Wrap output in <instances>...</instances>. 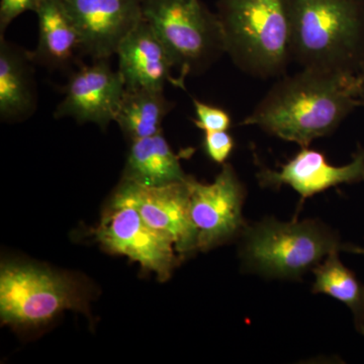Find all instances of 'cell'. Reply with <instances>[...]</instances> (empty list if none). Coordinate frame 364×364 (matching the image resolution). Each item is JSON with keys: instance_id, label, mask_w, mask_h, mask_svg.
Segmentation results:
<instances>
[{"instance_id": "obj_1", "label": "cell", "mask_w": 364, "mask_h": 364, "mask_svg": "<svg viewBox=\"0 0 364 364\" xmlns=\"http://www.w3.org/2000/svg\"><path fill=\"white\" fill-rule=\"evenodd\" d=\"M301 68L284 75L243 119L287 142L310 147L331 135L345 119L363 107V74Z\"/></svg>"}, {"instance_id": "obj_2", "label": "cell", "mask_w": 364, "mask_h": 364, "mask_svg": "<svg viewBox=\"0 0 364 364\" xmlns=\"http://www.w3.org/2000/svg\"><path fill=\"white\" fill-rule=\"evenodd\" d=\"M238 241L242 270L267 279L296 282L329 254L364 253L363 247L342 241L338 232L318 219L280 221L268 215L248 223Z\"/></svg>"}, {"instance_id": "obj_3", "label": "cell", "mask_w": 364, "mask_h": 364, "mask_svg": "<svg viewBox=\"0 0 364 364\" xmlns=\"http://www.w3.org/2000/svg\"><path fill=\"white\" fill-rule=\"evenodd\" d=\"M293 59L301 68L364 70V0H287Z\"/></svg>"}, {"instance_id": "obj_4", "label": "cell", "mask_w": 364, "mask_h": 364, "mask_svg": "<svg viewBox=\"0 0 364 364\" xmlns=\"http://www.w3.org/2000/svg\"><path fill=\"white\" fill-rule=\"evenodd\" d=\"M226 54L253 77L286 75L293 59L287 0H219Z\"/></svg>"}, {"instance_id": "obj_5", "label": "cell", "mask_w": 364, "mask_h": 364, "mask_svg": "<svg viewBox=\"0 0 364 364\" xmlns=\"http://www.w3.org/2000/svg\"><path fill=\"white\" fill-rule=\"evenodd\" d=\"M85 282L66 272L25 262H4L0 269V318L18 329H37L67 310L88 314Z\"/></svg>"}, {"instance_id": "obj_6", "label": "cell", "mask_w": 364, "mask_h": 364, "mask_svg": "<svg viewBox=\"0 0 364 364\" xmlns=\"http://www.w3.org/2000/svg\"><path fill=\"white\" fill-rule=\"evenodd\" d=\"M142 14L168 50L182 90L186 78L202 75L226 54L217 14L202 0H142Z\"/></svg>"}, {"instance_id": "obj_7", "label": "cell", "mask_w": 364, "mask_h": 364, "mask_svg": "<svg viewBox=\"0 0 364 364\" xmlns=\"http://www.w3.org/2000/svg\"><path fill=\"white\" fill-rule=\"evenodd\" d=\"M95 240L107 252L127 256L143 269L166 282L183 258L167 235L150 227L119 184L102 221L95 230Z\"/></svg>"}, {"instance_id": "obj_8", "label": "cell", "mask_w": 364, "mask_h": 364, "mask_svg": "<svg viewBox=\"0 0 364 364\" xmlns=\"http://www.w3.org/2000/svg\"><path fill=\"white\" fill-rule=\"evenodd\" d=\"M188 188L196 252H207L239 240L248 225L243 215L247 189L233 165L223 164L210 183H202L189 176Z\"/></svg>"}, {"instance_id": "obj_9", "label": "cell", "mask_w": 364, "mask_h": 364, "mask_svg": "<svg viewBox=\"0 0 364 364\" xmlns=\"http://www.w3.org/2000/svg\"><path fill=\"white\" fill-rule=\"evenodd\" d=\"M107 61L95 60L91 65L71 71L62 90L63 100L54 112L56 119L71 117L80 124H97L102 130L114 122L126 85Z\"/></svg>"}, {"instance_id": "obj_10", "label": "cell", "mask_w": 364, "mask_h": 364, "mask_svg": "<svg viewBox=\"0 0 364 364\" xmlns=\"http://www.w3.org/2000/svg\"><path fill=\"white\" fill-rule=\"evenodd\" d=\"M256 178L262 188L279 189L289 186L304 203L318 193L342 184L363 182L364 148H358L350 162L337 166L328 162L320 151L301 147L279 169L260 166Z\"/></svg>"}, {"instance_id": "obj_11", "label": "cell", "mask_w": 364, "mask_h": 364, "mask_svg": "<svg viewBox=\"0 0 364 364\" xmlns=\"http://www.w3.org/2000/svg\"><path fill=\"white\" fill-rule=\"evenodd\" d=\"M77 26L83 54L109 60L143 18L142 0H64Z\"/></svg>"}, {"instance_id": "obj_12", "label": "cell", "mask_w": 364, "mask_h": 364, "mask_svg": "<svg viewBox=\"0 0 364 364\" xmlns=\"http://www.w3.org/2000/svg\"><path fill=\"white\" fill-rule=\"evenodd\" d=\"M188 177L186 181L162 186H141L124 179L121 182L144 221L170 237L182 258L196 252Z\"/></svg>"}, {"instance_id": "obj_13", "label": "cell", "mask_w": 364, "mask_h": 364, "mask_svg": "<svg viewBox=\"0 0 364 364\" xmlns=\"http://www.w3.org/2000/svg\"><path fill=\"white\" fill-rule=\"evenodd\" d=\"M116 55L126 90H164L167 83L181 88L168 50L144 18L127 35Z\"/></svg>"}, {"instance_id": "obj_14", "label": "cell", "mask_w": 364, "mask_h": 364, "mask_svg": "<svg viewBox=\"0 0 364 364\" xmlns=\"http://www.w3.org/2000/svg\"><path fill=\"white\" fill-rule=\"evenodd\" d=\"M37 47L31 52L36 64L49 70L69 71L83 54L82 41L64 0H40Z\"/></svg>"}, {"instance_id": "obj_15", "label": "cell", "mask_w": 364, "mask_h": 364, "mask_svg": "<svg viewBox=\"0 0 364 364\" xmlns=\"http://www.w3.org/2000/svg\"><path fill=\"white\" fill-rule=\"evenodd\" d=\"M31 52L0 36V119L18 123L37 109L38 92Z\"/></svg>"}, {"instance_id": "obj_16", "label": "cell", "mask_w": 364, "mask_h": 364, "mask_svg": "<svg viewBox=\"0 0 364 364\" xmlns=\"http://www.w3.org/2000/svg\"><path fill=\"white\" fill-rule=\"evenodd\" d=\"M177 155L161 133L132 141L123 179L145 186H162L186 181Z\"/></svg>"}, {"instance_id": "obj_17", "label": "cell", "mask_w": 364, "mask_h": 364, "mask_svg": "<svg viewBox=\"0 0 364 364\" xmlns=\"http://www.w3.org/2000/svg\"><path fill=\"white\" fill-rule=\"evenodd\" d=\"M174 105L164 90H126L114 122L131 142L147 138L161 133L163 121Z\"/></svg>"}, {"instance_id": "obj_18", "label": "cell", "mask_w": 364, "mask_h": 364, "mask_svg": "<svg viewBox=\"0 0 364 364\" xmlns=\"http://www.w3.org/2000/svg\"><path fill=\"white\" fill-rule=\"evenodd\" d=\"M312 293L326 294L349 309L354 328L364 336V284L342 262L340 252L329 254L314 268Z\"/></svg>"}, {"instance_id": "obj_19", "label": "cell", "mask_w": 364, "mask_h": 364, "mask_svg": "<svg viewBox=\"0 0 364 364\" xmlns=\"http://www.w3.org/2000/svg\"><path fill=\"white\" fill-rule=\"evenodd\" d=\"M196 119H193L196 128L205 132L229 131L232 127V119L229 112L222 107L205 104L193 98Z\"/></svg>"}, {"instance_id": "obj_20", "label": "cell", "mask_w": 364, "mask_h": 364, "mask_svg": "<svg viewBox=\"0 0 364 364\" xmlns=\"http://www.w3.org/2000/svg\"><path fill=\"white\" fill-rule=\"evenodd\" d=\"M203 147L213 162L223 165L233 152L235 140L228 131L205 132Z\"/></svg>"}, {"instance_id": "obj_21", "label": "cell", "mask_w": 364, "mask_h": 364, "mask_svg": "<svg viewBox=\"0 0 364 364\" xmlns=\"http://www.w3.org/2000/svg\"><path fill=\"white\" fill-rule=\"evenodd\" d=\"M40 0H0V36L18 16L26 11H35Z\"/></svg>"}, {"instance_id": "obj_22", "label": "cell", "mask_w": 364, "mask_h": 364, "mask_svg": "<svg viewBox=\"0 0 364 364\" xmlns=\"http://www.w3.org/2000/svg\"><path fill=\"white\" fill-rule=\"evenodd\" d=\"M363 93H361V102H363V107H364V70L363 72Z\"/></svg>"}, {"instance_id": "obj_23", "label": "cell", "mask_w": 364, "mask_h": 364, "mask_svg": "<svg viewBox=\"0 0 364 364\" xmlns=\"http://www.w3.org/2000/svg\"><path fill=\"white\" fill-rule=\"evenodd\" d=\"M363 255H364V253H363Z\"/></svg>"}]
</instances>
